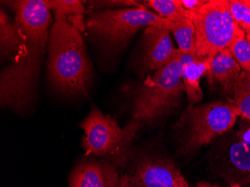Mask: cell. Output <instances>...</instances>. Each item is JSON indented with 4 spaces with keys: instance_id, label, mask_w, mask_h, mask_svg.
Wrapping results in <instances>:
<instances>
[{
    "instance_id": "277c9868",
    "label": "cell",
    "mask_w": 250,
    "mask_h": 187,
    "mask_svg": "<svg viewBox=\"0 0 250 187\" xmlns=\"http://www.w3.org/2000/svg\"><path fill=\"white\" fill-rule=\"evenodd\" d=\"M181 70L178 54L165 67L146 77L134 94L131 122L141 127L151 125L178 106L185 91Z\"/></svg>"
},
{
    "instance_id": "8992f818",
    "label": "cell",
    "mask_w": 250,
    "mask_h": 187,
    "mask_svg": "<svg viewBox=\"0 0 250 187\" xmlns=\"http://www.w3.org/2000/svg\"><path fill=\"white\" fill-rule=\"evenodd\" d=\"M190 21L196 28V56L212 60L217 53L230 50L234 41L245 32L233 19L229 1L210 0L197 12H192Z\"/></svg>"
},
{
    "instance_id": "d6986e66",
    "label": "cell",
    "mask_w": 250,
    "mask_h": 187,
    "mask_svg": "<svg viewBox=\"0 0 250 187\" xmlns=\"http://www.w3.org/2000/svg\"><path fill=\"white\" fill-rule=\"evenodd\" d=\"M229 8L233 19L245 34L250 29V8L244 1L230 0Z\"/></svg>"
},
{
    "instance_id": "ffe728a7",
    "label": "cell",
    "mask_w": 250,
    "mask_h": 187,
    "mask_svg": "<svg viewBox=\"0 0 250 187\" xmlns=\"http://www.w3.org/2000/svg\"><path fill=\"white\" fill-rule=\"evenodd\" d=\"M184 8L191 12H197L208 2L207 0H181Z\"/></svg>"
},
{
    "instance_id": "2e32d148",
    "label": "cell",
    "mask_w": 250,
    "mask_h": 187,
    "mask_svg": "<svg viewBox=\"0 0 250 187\" xmlns=\"http://www.w3.org/2000/svg\"><path fill=\"white\" fill-rule=\"evenodd\" d=\"M232 99H229L243 119L250 121V72L242 71L234 88Z\"/></svg>"
},
{
    "instance_id": "603a6c76",
    "label": "cell",
    "mask_w": 250,
    "mask_h": 187,
    "mask_svg": "<svg viewBox=\"0 0 250 187\" xmlns=\"http://www.w3.org/2000/svg\"><path fill=\"white\" fill-rule=\"evenodd\" d=\"M231 187H241V185H240V184H233L232 186H231Z\"/></svg>"
},
{
    "instance_id": "e0dca14e",
    "label": "cell",
    "mask_w": 250,
    "mask_h": 187,
    "mask_svg": "<svg viewBox=\"0 0 250 187\" xmlns=\"http://www.w3.org/2000/svg\"><path fill=\"white\" fill-rule=\"evenodd\" d=\"M147 5L154 10L159 16L172 22L183 19L189 20L192 14L184 8L181 0H149Z\"/></svg>"
},
{
    "instance_id": "cb8c5ba5",
    "label": "cell",
    "mask_w": 250,
    "mask_h": 187,
    "mask_svg": "<svg viewBox=\"0 0 250 187\" xmlns=\"http://www.w3.org/2000/svg\"></svg>"
},
{
    "instance_id": "6da1fadb",
    "label": "cell",
    "mask_w": 250,
    "mask_h": 187,
    "mask_svg": "<svg viewBox=\"0 0 250 187\" xmlns=\"http://www.w3.org/2000/svg\"><path fill=\"white\" fill-rule=\"evenodd\" d=\"M3 2L15 12L14 19L24 43L16 60L1 70L0 104L22 115L30 110L37 98L39 76L54 20L47 0Z\"/></svg>"
},
{
    "instance_id": "44dd1931",
    "label": "cell",
    "mask_w": 250,
    "mask_h": 187,
    "mask_svg": "<svg viewBox=\"0 0 250 187\" xmlns=\"http://www.w3.org/2000/svg\"><path fill=\"white\" fill-rule=\"evenodd\" d=\"M246 37H247V40L250 42V29L246 33Z\"/></svg>"
},
{
    "instance_id": "7c38bea8",
    "label": "cell",
    "mask_w": 250,
    "mask_h": 187,
    "mask_svg": "<svg viewBox=\"0 0 250 187\" xmlns=\"http://www.w3.org/2000/svg\"><path fill=\"white\" fill-rule=\"evenodd\" d=\"M178 56L181 62V79L188 99L192 104L199 102L203 97L200 80L210 72V62L202 60L196 55L185 54L180 50Z\"/></svg>"
},
{
    "instance_id": "7a4b0ae2",
    "label": "cell",
    "mask_w": 250,
    "mask_h": 187,
    "mask_svg": "<svg viewBox=\"0 0 250 187\" xmlns=\"http://www.w3.org/2000/svg\"><path fill=\"white\" fill-rule=\"evenodd\" d=\"M54 21L47 42V77L53 88L67 95H86L93 74L83 32L84 16L52 11Z\"/></svg>"
},
{
    "instance_id": "ac0fdd59",
    "label": "cell",
    "mask_w": 250,
    "mask_h": 187,
    "mask_svg": "<svg viewBox=\"0 0 250 187\" xmlns=\"http://www.w3.org/2000/svg\"><path fill=\"white\" fill-rule=\"evenodd\" d=\"M230 52L242 71L250 72V42L247 40L246 34L234 41Z\"/></svg>"
},
{
    "instance_id": "4fadbf2b",
    "label": "cell",
    "mask_w": 250,
    "mask_h": 187,
    "mask_svg": "<svg viewBox=\"0 0 250 187\" xmlns=\"http://www.w3.org/2000/svg\"><path fill=\"white\" fill-rule=\"evenodd\" d=\"M24 37L15 19L6 11L0 10V58L1 63L11 64L21 53Z\"/></svg>"
},
{
    "instance_id": "7402d4cb",
    "label": "cell",
    "mask_w": 250,
    "mask_h": 187,
    "mask_svg": "<svg viewBox=\"0 0 250 187\" xmlns=\"http://www.w3.org/2000/svg\"><path fill=\"white\" fill-rule=\"evenodd\" d=\"M244 2L250 8V0H244Z\"/></svg>"
},
{
    "instance_id": "5bb4252c",
    "label": "cell",
    "mask_w": 250,
    "mask_h": 187,
    "mask_svg": "<svg viewBox=\"0 0 250 187\" xmlns=\"http://www.w3.org/2000/svg\"><path fill=\"white\" fill-rule=\"evenodd\" d=\"M241 72L242 69L230 50H226L214 56L208 77L210 82L216 81L220 83L226 95H233Z\"/></svg>"
},
{
    "instance_id": "5b68a950",
    "label": "cell",
    "mask_w": 250,
    "mask_h": 187,
    "mask_svg": "<svg viewBox=\"0 0 250 187\" xmlns=\"http://www.w3.org/2000/svg\"><path fill=\"white\" fill-rule=\"evenodd\" d=\"M84 130L82 147L85 157L95 156L115 168H123L130 158V146L141 126L131 123L122 128L109 115L92 106L88 116L81 122Z\"/></svg>"
},
{
    "instance_id": "30bf717a",
    "label": "cell",
    "mask_w": 250,
    "mask_h": 187,
    "mask_svg": "<svg viewBox=\"0 0 250 187\" xmlns=\"http://www.w3.org/2000/svg\"><path fill=\"white\" fill-rule=\"evenodd\" d=\"M170 31L165 28L150 26L143 32L140 64L146 71H158L178 56L179 50L174 46Z\"/></svg>"
},
{
    "instance_id": "8fae6325",
    "label": "cell",
    "mask_w": 250,
    "mask_h": 187,
    "mask_svg": "<svg viewBox=\"0 0 250 187\" xmlns=\"http://www.w3.org/2000/svg\"><path fill=\"white\" fill-rule=\"evenodd\" d=\"M119 181L117 170L110 163L86 157L73 169L69 187H119Z\"/></svg>"
},
{
    "instance_id": "52a82bcc",
    "label": "cell",
    "mask_w": 250,
    "mask_h": 187,
    "mask_svg": "<svg viewBox=\"0 0 250 187\" xmlns=\"http://www.w3.org/2000/svg\"><path fill=\"white\" fill-rule=\"evenodd\" d=\"M238 116L237 109L229 101H215L189 107L188 118L190 130L185 148L191 150L209 144L231 130Z\"/></svg>"
},
{
    "instance_id": "ba28073f",
    "label": "cell",
    "mask_w": 250,
    "mask_h": 187,
    "mask_svg": "<svg viewBox=\"0 0 250 187\" xmlns=\"http://www.w3.org/2000/svg\"><path fill=\"white\" fill-rule=\"evenodd\" d=\"M119 187H189L171 159L154 154L135 159L127 172L120 177Z\"/></svg>"
},
{
    "instance_id": "9c48e42d",
    "label": "cell",
    "mask_w": 250,
    "mask_h": 187,
    "mask_svg": "<svg viewBox=\"0 0 250 187\" xmlns=\"http://www.w3.org/2000/svg\"><path fill=\"white\" fill-rule=\"evenodd\" d=\"M241 124L220 149L221 170L234 184H250V121Z\"/></svg>"
},
{
    "instance_id": "3957f363",
    "label": "cell",
    "mask_w": 250,
    "mask_h": 187,
    "mask_svg": "<svg viewBox=\"0 0 250 187\" xmlns=\"http://www.w3.org/2000/svg\"><path fill=\"white\" fill-rule=\"evenodd\" d=\"M84 22L88 37L105 53L124 48L143 28L156 26L170 31L173 24L144 7L91 11Z\"/></svg>"
},
{
    "instance_id": "9a60e30c",
    "label": "cell",
    "mask_w": 250,
    "mask_h": 187,
    "mask_svg": "<svg viewBox=\"0 0 250 187\" xmlns=\"http://www.w3.org/2000/svg\"><path fill=\"white\" fill-rule=\"evenodd\" d=\"M170 32L173 34L180 52L196 55V28L192 21L183 19L173 22Z\"/></svg>"
}]
</instances>
